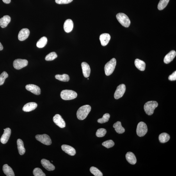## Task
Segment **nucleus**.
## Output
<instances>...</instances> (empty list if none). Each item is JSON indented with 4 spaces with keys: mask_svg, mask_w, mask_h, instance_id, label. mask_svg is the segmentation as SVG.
<instances>
[{
    "mask_svg": "<svg viewBox=\"0 0 176 176\" xmlns=\"http://www.w3.org/2000/svg\"><path fill=\"white\" fill-rule=\"evenodd\" d=\"M148 128L147 125L143 122H139L137 126L136 132L139 137H143L147 134Z\"/></svg>",
    "mask_w": 176,
    "mask_h": 176,
    "instance_id": "423d86ee",
    "label": "nucleus"
},
{
    "mask_svg": "<svg viewBox=\"0 0 176 176\" xmlns=\"http://www.w3.org/2000/svg\"><path fill=\"white\" fill-rule=\"evenodd\" d=\"M110 116L108 113L104 114L102 118L99 119L97 121L98 123L103 124L108 122Z\"/></svg>",
    "mask_w": 176,
    "mask_h": 176,
    "instance_id": "2f4dec72",
    "label": "nucleus"
},
{
    "mask_svg": "<svg viewBox=\"0 0 176 176\" xmlns=\"http://www.w3.org/2000/svg\"><path fill=\"white\" fill-rule=\"evenodd\" d=\"M11 18L9 15H5L0 19V26L2 28H5L10 23Z\"/></svg>",
    "mask_w": 176,
    "mask_h": 176,
    "instance_id": "4be33fe9",
    "label": "nucleus"
},
{
    "mask_svg": "<svg viewBox=\"0 0 176 176\" xmlns=\"http://www.w3.org/2000/svg\"><path fill=\"white\" fill-rule=\"evenodd\" d=\"M170 137L169 135L166 133H163L159 135V140L162 143H164L168 142L170 139Z\"/></svg>",
    "mask_w": 176,
    "mask_h": 176,
    "instance_id": "bb28decb",
    "label": "nucleus"
},
{
    "mask_svg": "<svg viewBox=\"0 0 176 176\" xmlns=\"http://www.w3.org/2000/svg\"><path fill=\"white\" fill-rule=\"evenodd\" d=\"M17 143L19 154L21 155H23L26 152V150L24 147L23 142L21 139H18Z\"/></svg>",
    "mask_w": 176,
    "mask_h": 176,
    "instance_id": "393cba45",
    "label": "nucleus"
},
{
    "mask_svg": "<svg viewBox=\"0 0 176 176\" xmlns=\"http://www.w3.org/2000/svg\"><path fill=\"white\" fill-rule=\"evenodd\" d=\"M88 80H89V79L88 78Z\"/></svg>",
    "mask_w": 176,
    "mask_h": 176,
    "instance_id": "79ce46f5",
    "label": "nucleus"
},
{
    "mask_svg": "<svg viewBox=\"0 0 176 176\" xmlns=\"http://www.w3.org/2000/svg\"><path fill=\"white\" fill-rule=\"evenodd\" d=\"M126 90V86L124 84H120L118 86L114 94V98L116 99H118L122 97Z\"/></svg>",
    "mask_w": 176,
    "mask_h": 176,
    "instance_id": "1a4fd4ad",
    "label": "nucleus"
},
{
    "mask_svg": "<svg viewBox=\"0 0 176 176\" xmlns=\"http://www.w3.org/2000/svg\"><path fill=\"white\" fill-rule=\"evenodd\" d=\"M134 63L136 67L138 70L142 71L145 70L146 64L144 62L139 59H136Z\"/></svg>",
    "mask_w": 176,
    "mask_h": 176,
    "instance_id": "5701e85b",
    "label": "nucleus"
},
{
    "mask_svg": "<svg viewBox=\"0 0 176 176\" xmlns=\"http://www.w3.org/2000/svg\"><path fill=\"white\" fill-rule=\"evenodd\" d=\"M26 90L34 94L39 95L41 94V89L39 87L33 84H29L26 86Z\"/></svg>",
    "mask_w": 176,
    "mask_h": 176,
    "instance_id": "9b49d317",
    "label": "nucleus"
},
{
    "mask_svg": "<svg viewBox=\"0 0 176 176\" xmlns=\"http://www.w3.org/2000/svg\"><path fill=\"white\" fill-rule=\"evenodd\" d=\"M33 175L35 176H45V173L41 169L37 168L34 169L33 171Z\"/></svg>",
    "mask_w": 176,
    "mask_h": 176,
    "instance_id": "c9c22d12",
    "label": "nucleus"
},
{
    "mask_svg": "<svg viewBox=\"0 0 176 176\" xmlns=\"http://www.w3.org/2000/svg\"><path fill=\"white\" fill-rule=\"evenodd\" d=\"M62 149L66 153L71 156L76 154V151L74 148L68 145H63L61 146Z\"/></svg>",
    "mask_w": 176,
    "mask_h": 176,
    "instance_id": "2eb2a0df",
    "label": "nucleus"
},
{
    "mask_svg": "<svg viewBox=\"0 0 176 176\" xmlns=\"http://www.w3.org/2000/svg\"><path fill=\"white\" fill-rule=\"evenodd\" d=\"M81 66L84 76L86 78L90 76L91 72L90 65L86 62H83L81 64Z\"/></svg>",
    "mask_w": 176,
    "mask_h": 176,
    "instance_id": "dca6fc26",
    "label": "nucleus"
},
{
    "mask_svg": "<svg viewBox=\"0 0 176 176\" xmlns=\"http://www.w3.org/2000/svg\"><path fill=\"white\" fill-rule=\"evenodd\" d=\"M74 27V23L70 19H68L66 21L64 25V29L67 33H69L71 31Z\"/></svg>",
    "mask_w": 176,
    "mask_h": 176,
    "instance_id": "f3484780",
    "label": "nucleus"
},
{
    "mask_svg": "<svg viewBox=\"0 0 176 176\" xmlns=\"http://www.w3.org/2000/svg\"><path fill=\"white\" fill-rule=\"evenodd\" d=\"M107 133V131L106 129L104 128H100L98 130L96 135L98 137H104Z\"/></svg>",
    "mask_w": 176,
    "mask_h": 176,
    "instance_id": "72a5a7b5",
    "label": "nucleus"
},
{
    "mask_svg": "<svg viewBox=\"0 0 176 176\" xmlns=\"http://www.w3.org/2000/svg\"><path fill=\"white\" fill-rule=\"evenodd\" d=\"M8 77V74L5 72H3L0 75V86L3 85L6 79Z\"/></svg>",
    "mask_w": 176,
    "mask_h": 176,
    "instance_id": "e433bc0d",
    "label": "nucleus"
},
{
    "mask_svg": "<svg viewBox=\"0 0 176 176\" xmlns=\"http://www.w3.org/2000/svg\"><path fill=\"white\" fill-rule=\"evenodd\" d=\"M77 94L75 91L70 90H65L61 91L60 96L62 99L64 100H70L74 99L77 97Z\"/></svg>",
    "mask_w": 176,
    "mask_h": 176,
    "instance_id": "20e7f679",
    "label": "nucleus"
},
{
    "mask_svg": "<svg viewBox=\"0 0 176 176\" xmlns=\"http://www.w3.org/2000/svg\"><path fill=\"white\" fill-rule=\"evenodd\" d=\"M176 55V52L174 50L171 51L166 54L164 59V62L165 64H169L172 61Z\"/></svg>",
    "mask_w": 176,
    "mask_h": 176,
    "instance_id": "aec40b11",
    "label": "nucleus"
},
{
    "mask_svg": "<svg viewBox=\"0 0 176 176\" xmlns=\"http://www.w3.org/2000/svg\"><path fill=\"white\" fill-rule=\"evenodd\" d=\"M90 172L94 175L95 176H102V173L100 172L98 169L94 167H91L90 169Z\"/></svg>",
    "mask_w": 176,
    "mask_h": 176,
    "instance_id": "7c9ffc66",
    "label": "nucleus"
},
{
    "mask_svg": "<svg viewBox=\"0 0 176 176\" xmlns=\"http://www.w3.org/2000/svg\"><path fill=\"white\" fill-rule=\"evenodd\" d=\"M158 106V103L156 101H149L145 104L144 106V109L146 114L148 115L151 116L154 113L155 109Z\"/></svg>",
    "mask_w": 176,
    "mask_h": 176,
    "instance_id": "f03ea898",
    "label": "nucleus"
},
{
    "mask_svg": "<svg viewBox=\"0 0 176 176\" xmlns=\"http://www.w3.org/2000/svg\"><path fill=\"white\" fill-rule=\"evenodd\" d=\"M119 22L122 26L125 27H129L131 24V21L128 17L125 14L120 13L116 15Z\"/></svg>",
    "mask_w": 176,
    "mask_h": 176,
    "instance_id": "39448f33",
    "label": "nucleus"
},
{
    "mask_svg": "<svg viewBox=\"0 0 176 176\" xmlns=\"http://www.w3.org/2000/svg\"><path fill=\"white\" fill-rule=\"evenodd\" d=\"M58 57V56L56 52H52L47 55L46 56L45 59L46 60L48 61H52L54 60Z\"/></svg>",
    "mask_w": 176,
    "mask_h": 176,
    "instance_id": "473e14b6",
    "label": "nucleus"
},
{
    "mask_svg": "<svg viewBox=\"0 0 176 176\" xmlns=\"http://www.w3.org/2000/svg\"><path fill=\"white\" fill-rule=\"evenodd\" d=\"M3 171L5 174L7 176H15V175L12 168L8 164H5L3 166Z\"/></svg>",
    "mask_w": 176,
    "mask_h": 176,
    "instance_id": "b1692460",
    "label": "nucleus"
},
{
    "mask_svg": "<svg viewBox=\"0 0 176 176\" xmlns=\"http://www.w3.org/2000/svg\"><path fill=\"white\" fill-rule=\"evenodd\" d=\"M91 110V107L88 105L81 106L78 110L77 116L80 120H83L87 117Z\"/></svg>",
    "mask_w": 176,
    "mask_h": 176,
    "instance_id": "f257e3e1",
    "label": "nucleus"
},
{
    "mask_svg": "<svg viewBox=\"0 0 176 176\" xmlns=\"http://www.w3.org/2000/svg\"><path fill=\"white\" fill-rule=\"evenodd\" d=\"M73 0H55L56 3L58 4H67L70 3Z\"/></svg>",
    "mask_w": 176,
    "mask_h": 176,
    "instance_id": "4c0bfd02",
    "label": "nucleus"
},
{
    "mask_svg": "<svg viewBox=\"0 0 176 176\" xmlns=\"http://www.w3.org/2000/svg\"><path fill=\"white\" fill-rule=\"evenodd\" d=\"M3 46H2L1 43H0V51H1L3 49Z\"/></svg>",
    "mask_w": 176,
    "mask_h": 176,
    "instance_id": "a19ab883",
    "label": "nucleus"
},
{
    "mask_svg": "<svg viewBox=\"0 0 176 176\" xmlns=\"http://www.w3.org/2000/svg\"><path fill=\"white\" fill-rule=\"evenodd\" d=\"M170 0H160L157 6V8L159 10H163L165 8L169 1Z\"/></svg>",
    "mask_w": 176,
    "mask_h": 176,
    "instance_id": "c756f323",
    "label": "nucleus"
},
{
    "mask_svg": "<svg viewBox=\"0 0 176 176\" xmlns=\"http://www.w3.org/2000/svg\"><path fill=\"white\" fill-rule=\"evenodd\" d=\"M37 107L35 102H31L25 104L23 108V110L25 112H29L34 110Z\"/></svg>",
    "mask_w": 176,
    "mask_h": 176,
    "instance_id": "6ab92c4d",
    "label": "nucleus"
},
{
    "mask_svg": "<svg viewBox=\"0 0 176 176\" xmlns=\"http://www.w3.org/2000/svg\"><path fill=\"white\" fill-rule=\"evenodd\" d=\"M47 39L45 37L41 38L37 43V46L39 48H42L44 47L47 44Z\"/></svg>",
    "mask_w": 176,
    "mask_h": 176,
    "instance_id": "cd10ccee",
    "label": "nucleus"
},
{
    "mask_svg": "<svg viewBox=\"0 0 176 176\" xmlns=\"http://www.w3.org/2000/svg\"><path fill=\"white\" fill-rule=\"evenodd\" d=\"M2 1H3L4 3L9 4L10 3L11 0H2Z\"/></svg>",
    "mask_w": 176,
    "mask_h": 176,
    "instance_id": "ea45409f",
    "label": "nucleus"
},
{
    "mask_svg": "<svg viewBox=\"0 0 176 176\" xmlns=\"http://www.w3.org/2000/svg\"><path fill=\"white\" fill-rule=\"evenodd\" d=\"M168 79L170 81H175L176 80V71L172 74L169 76Z\"/></svg>",
    "mask_w": 176,
    "mask_h": 176,
    "instance_id": "58836bf2",
    "label": "nucleus"
},
{
    "mask_svg": "<svg viewBox=\"0 0 176 176\" xmlns=\"http://www.w3.org/2000/svg\"><path fill=\"white\" fill-rule=\"evenodd\" d=\"M35 138L38 141L47 145H51L52 141L49 136L46 134L37 135L35 136Z\"/></svg>",
    "mask_w": 176,
    "mask_h": 176,
    "instance_id": "0eeeda50",
    "label": "nucleus"
},
{
    "mask_svg": "<svg viewBox=\"0 0 176 176\" xmlns=\"http://www.w3.org/2000/svg\"><path fill=\"white\" fill-rule=\"evenodd\" d=\"M53 120L55 124L59 127L62 128L65 127L66 124L64 120L61 116L59 114H56L54 116Z\"/></svg>",
    "mask_w": 176,
    "mask_h": 176,
    "instance_id": "9d476101",
    "label": "nucleus"
},
{
    "mask_svg": "<svg viewBox=\"0 0 176 176\" xmlns=\"http://www.w3.org/2000/svg\"><path fill=\"white\" fill-rule=\"evenodd\" d=\"M115 131L119 134H122L125 132V129L122 127V123L120 122H118L115 123L113 126Z\"/></svg>",
    "mask_w": 176,
    "mask_h": 176,
    "instance_id": "a878e982",
    "label": "nucleus"
},
{
    "mask_svg": "<svg viewBox=\"0 0 176 176\" xmlns=\"http://www.w3.org/2000/svg\"><path fill=\"white\" fill-rule=\"evenodd\" d=\"M28 62L26 59H16L13 61L14 68L17 70H20L26 67L28 65Z\"/></svg>",
    "mask_w": 176,
    "mask_h": 176,
    "instance_id": "6e6552de",
    "label": "nucleus"
},
{
    "mask_svg": "<svg viewBox=\"0 0 176 176\" xmlns=\"http://www.w3.org/2000/svg\"><path fill=\"white\" fill-rule=\"evenodd\" d=\"M55 78L63 82H68L70 80V77L68 74H64L62 75H56Z\"/></svg>",
    "mask_w": 176,
    "mask_h": 176,
    "instance_id": "c85d7f7f",
    "label": "nucleus"
},
{
    "mask_svg": "<svg viewBox=\"0 0 176 176\" xmlns=\"http://www.w3.org/2000/svg\"><path fill=\"white\" fill-rule=\"evenodd\" d=\"M43 167L48 171H52L55 169V167L49 161L45 159H43L41 161Z\"/></svg>",
    "mask_w": 176,
    "mask_h": 176,
    "instance_id": "a211bd4d",
    "label": "nucleus"
},
{
    "mask_svg": "<svg viewBox=\"0 0 176 176\" xmlns=\"http://www.w3.org/2000/svg\"><path fill=\"white\" fill-rule=\"evenodd\" d=\"M30 31L28 29H23L21 30L18 35V39L20 41L26 40L29 37Z\"/></svg>",
    "mask_w": 176,
    "mask_h": 176,
    "instance_id": "ddd939ff",
    "label": "nucleus"
},
{
    "mask_svg": "<svg viewBox=\"0 0 176 176\" xmlns=\"http://www.w3.org/2000/svg\"><path fill=\"white\" fill-rule=\"evenodd\" d=\"M116 64V61L115 58L112 59L107 62L104 67L105 74L107 76L111 75L115 69Z\"/></svg>",
    "mask_w": 176,
    "mask_h": 176,
    "instance_id": "7ed1b4c3",
    "label": "nucleus"
},
{
    "mask_svg": "<svg viewBox=\"0 0 176 176\" xmlns=\"http://www.w3.org/2000/svg\"><path fill=\"white\" fill-rule=\"evenodd\" d=\"M110 39V35L108 33L102 34L100 37V42L103 46H106L108 44Z\"/></svg>",
    "mask_w": 176,
    "mask_h": 176,
    "instance_id": "4468645a",
    "label": "nucleus"
},
{
    "mask_svg": "<svg viewBox=\"0 0 176 176\" xmlns=\"http://www.w3.org/2000/svg\"><path fill=\"white\" fill-rule=\"evenodd\" d=\"M126 157L127 161L132 165L135 164L137 162V159L135 155L133 153L131 152H128L126 155Z\"/></svg>",
    "mask_w": 176,
    "mask_h": 176,
    "instance_id": "412c9836",
    "label": "nucleus"
},
{
    "mask_svg": "<svg viewBox=\"0 0 176 176\" xmlns=\"http://www.w3.org/2000/svg\"><path fill=\"white\" fill-rule=\"evenodd\" d=\"M102 145L107 148L113 147L115 145V143L112 140H109L104 141L102 143Z\"/></svg>",
    "mask_w": 176,
    "mask_h": 176,
    "instance_id": "f704fd0d",
    "label": "nucleus"
},
{
    "mask_svg": "<svg viewBox=\"0 0 176 176\" xmlns=\"http://www.w3.org/2000/svg\"><path fill=\"white\" fill-rule=\"evenodd\" d=\"M4 130V133L1 137V141L2 143L4 144L8 142L11 136V131L9 128H6Z\"/></svg>",
    "mask_w": 176,
    "mask_h": 176,
    "instance_id": "f8f14e48",
    "label": "nucleus"
}]
</instances>
